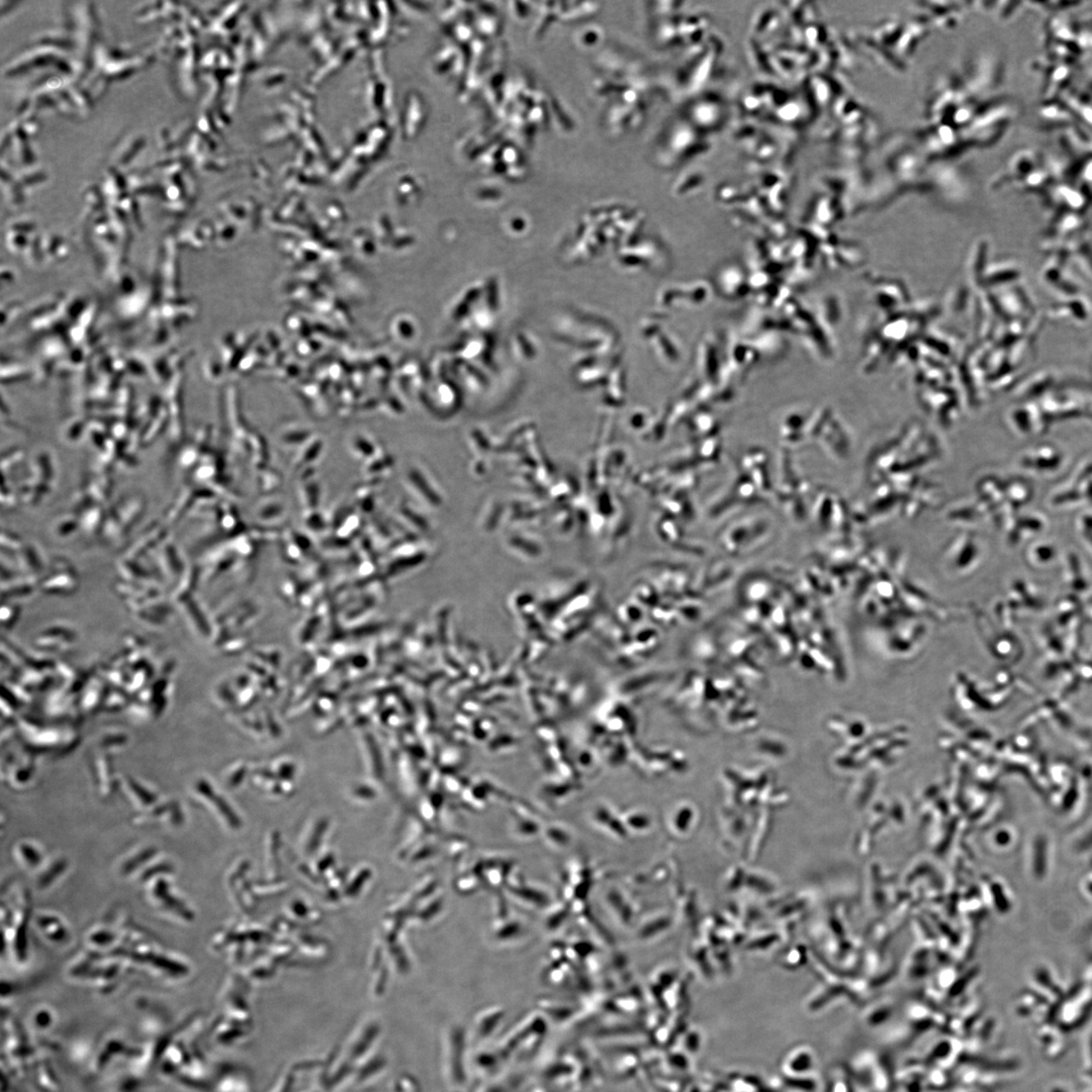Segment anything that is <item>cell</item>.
I'll list each match as a JSON object with an SVG mask.
<instances>
[{
	"mask_svg": "<svg viewBox=\"0 0 1092 1092\" xmlns=\"http://www.w3.org/2000/svg\"><path fill=\"white\" fill-rule=\"evenodd\" d=\"M1049 839L1045 835H1038L1032 840L1031 847V872L1038 880L1045 878L1049 869Z\"/></svg>",
	"mask_w": 1092,
	"mask_h": 1092,
	"instance_id": "obj_1",
	"label": "cell"
}]
</instances>
